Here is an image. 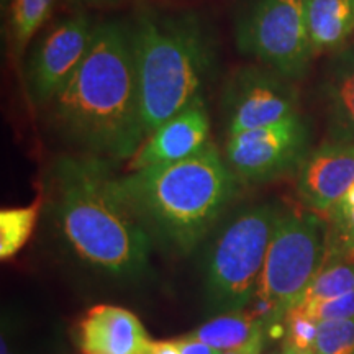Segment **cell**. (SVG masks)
Returning a JSON list of instances; mask_svg holds the SVG:
<instances>
[{
  "mask_svg": "<svg viewBox=\"0 0 354 354\" xmlns=\"http://www.w3.org/2000/svg\"><path fill=\"white\" fill-rule=\"evenodd\" d=\"M112 187L153 243L187 254L232 201L236 176L209 145L183 161L112 177Z\"/></svg>",
  "mask_w": 354,
  "mask_h": 354,
  "instance_id": "obj_2",
  "label": "cell"
},
{
  "mask_svg": "<svg viewBox=\"0 0 354 354\" xmlns=\"http://www.w3.org/2000/svg\"><path fill=\"white\" fill-rule=\"evenodd\" d=\"M266 335H268V326H263V328H259L251 336V339H248L245 344H241L240 348L230 349V351H223L221 354H263Z\"/></svg>",
  "mask_w": 354,
  "mask_h": 354,
  "instance_id": "obj_24",
  "label": "cell"
},
{
  "mask_svg": "<svg viewBox=\"0 0 354 354\" xmlns=\"http://www.w3.org/2000/svg\"><path fill=\"white\" fill-rule=\"evenodd\" d=\"M0 354H19V353L15 351V349H13L10 339H8L7 336H6V331H3L2 343H0Z\"/></svg>",
  "mask_w": 354,
  "mask_h": 354,
  "instance_id": "obj_27",
  "label": "cell"
},
{
  "mask_svg": "<svg viewBox=\"0 0 354 354\" xmlns=\"http://www.w3.org/2000/svg\"><path fill=\"white\" fill-rule=\"evenodd\" d=\"M210 118L205 102L194 100L189 107L179 112L154 130L138 153L131 158V171L156 165H171L201 153L209 146Z\"/></svg>",
  "mask_w": 354,
  "mask_h": 354,
  "instance_id": "obj_12",
  "label": "cell"
},
{
  "mask_svg": "<svg viewBox=\"0 0 354 354\" xmlns=\"http://www.w3.org/2000/svg\"><path fill=\"white\" fill-rule=\"evenodd\" d=\"M105 159L61 158L53 167V214L61 236L84 263L117 277H138L153 241L112 187Z\"/></svg>",
  "mask_w": 354,
  "mask_h": 354,
  "instance_id": "obj_3",
  "label": "cell"
},
{
  "mask_svg": "<svg viewBox=\"0 0 354 354\" xmlns=\"http://www.w3.org/2000/svg\"><path fill=\"white\" fill-rule=\"evenodd\" d=\"M286 354H315L313 351H308V349H297V348H292V346H284Z\"/></svg>",
  "mask_w": 354,
  "mask_h": 354,
  "instance_id": "obj_29",
  "label": "cell"
},
{
  "mask_svg": "<svg viewBox=\"0 0 354 354\" xmlns=\"http://www.w3.org/2000/svg\"><path fill=\"white\" fill-rule=\"evenodd\" d=\"M315 354H354V318L318 323Z\"/></svg>",
  "mask_w": 354,
  "mask_h": 354,
  "instance_id": "obj_21",
  "label": "cell"
},
{
  "mask_svg": "<svg viewBox=\"0 0 354 354\" xmlns=\"http://www.w3.org/2000/svg\"><path fill=\"white\" fill-rule=\"evenodd\" d=\"M281 74L261 68H241L225 87L223 107L228 136L295 117V100Z\"/></svg>",
  "mask_w": 354,
  "mask_h": 354,
  "instance_id": "obj_10",
  "label": "cell"
},
{
  "mask_svg": "<svg viewBox=\"0 0 354 354\" xmlns=\"http://www.w3.org/2000/svg\"><path fill=\"white\" fill-rule=\"evenodd\" d=\"M271 354H286V353H284V349H282V351H277V353H271Z\"/></svg>",
  "mask_w": 354,
  "mask_h": 354,
  "instance_id": "obj_31",
  "label": "cell"
},
{
  "mask_svg": "<svg viewBox=\"0 0 354 354\" xmlns=\"http://www.w3.org/2000/svg\"><path fill=\"white\" fill-rule=\"evenodd\" d=\"M325 261V221L315 212H282L256 292V312L268 322V330L284 322Z\"/></svg>",
  "mask_w": 354,
  "mask_h": 354,
  "instance_id": "obj_5",
  "label": "cell"
},
{
  "mask_svg": "<svg viewBox=\"0 0 354 354\" xmlns=\"http://www.w3.org/2000/svg\"><path fill=\"white\" fill-rule=\"evenodd\" d=\"M8 2H12V0H0V6H2V10H6V7L8 6Z\"/></svg>",
  "mask_w": 354,
  "mask_h": 354,
  "instance_id": "obj_30",
  "label": "cell"
},
{
  "mask_svg": "<svg viewBox=\"0 0 354 354\" xmlns=\"http://www.w3.org/2000/svg\"><path fill=\"white\" fill-rule=\"evenodd\" d=\"M326 97L335 141L354 143V51L343 56L331 71Z\"/></svg>",
  "mask_w": 354,
  "mask_h": 354,
  "instance_id": "obj_15",
  "label": "cell"
},
{
  "mask_svg": "<svg viewBox=\"0 0 354 354\" xmlns=\"http://www.w3.org/2000/svg\"><path fill=\"white\" fill-rule=\"evenodd\" d=\"M305 7L307 0H256L238 25L240 51L282 77L302 74L313 51Z\"/></svg>",
  "mask_w": 354,
  "mask_h": 354,
  "instance_id": "obj_7",
  "label": "cell"
},
{
  "mask_svg": "<svg viewBox=\"0 0 354 354\" xmlns=\"http://www.w3.org/2000/svg\"><path fill=\"white\" fill-rule=\"evenodd\" d=\"M149 342L140 318L115 305H95L79 323L84 354H145Z\"/></svg>",
  "mask_w": 354,
  "mask_h": 354,
  "instance_id": "obj_13",
  "label": "cell"
},
{
  "mask_svg": "<svg viewBox=\"0 0 354 354\" xmlns=\"http://www.w3.org/2000/svg\"><path fill=\"white\" fill-rule=\"evenodd\" d=\"M145 354H183L179 343L176 339H161V342H149Z\"/></svg>",
  "mask_w": 354,
  "mask_h": 354,
  "instance_id": "obj_26",
  "label": "cell"
},
{
  "mask_svg": "<svg viewBox=\"0 0 354 354\" xmlns=\"http://www.w3.org/2000/svg\"><path fill=\"white\" fill-rule=\"evenodd\" d=\"M95 25L84 13L56 24L35 46L26 66V86L33 104L51 100L86 57Z\"/></svg>",
  "mask_w": 354,
  "mask_h": 354,
  "instance_id": "obj_9",
  "label": "cell"
},
{
  "mask_svg": "<svg viewBox=\"0 0 354 354\" xmlns=\"http://www.w3.org/2000/svg\"><path fill=\"white\" fill-rule=\"evenodd\" d=\"M145 136L194 100L209 68V48L190 19L156 20L145 17L131 33Z\"/></svg>",
  "mask_w": 354,
  "mask_h": 354,
  "instance_id": "obj_4",
  "label": "cell"
},
{
  "mask_svg": "<svg viewBox=\"0 0 354 354\" xmlns=\"http://www.w3.org/2000/svg\"><path fill=\"white\" fill-rule=\"evenodd\" d=\"M282 210L251 207L218 234L207 266V299L216 313L245 310L256 297L266 254Z\"/></svg>",
  "mask_w": 354,
  "mask_h": 354,
  "instance_id": "obj_6",
  "label": "cell"
},
{
  "mask_svg": "<svg viewBox=\"0 0 354 354\" xmlns=\"http://www.w3.org/2000/svg\"><path fill=\"white\" fill-rule=\"evenodd\" d=\"M286 323V343L284 346H292L297 349H308L312 351L318 333V322L305 315L297 308L287 312L284 318Z\"/></svg>",
  "mask_w": 354,
  "mask_h": 354,
  "instance_id": "obj_22",
  "label": "cell"
},
{
  "mask_svg": "<svg viewBox=\"0 0 354 354\" xmlns=\"http://www.w3.org/2000/svg\"><path fill=\"white\" fill-rule=\"evenodd\" d=\"M263 326H268V322L256 310L248 312L245 308L238 312L220 313L218 317L205 322L185 336L209 344L218 351H230L245 344Z\"/></svg>",
  "mask_w": 354,
  "mask_h": 354,
  "instance_id": "obj_16",
  "label": "cell"
},
{
  "mask_svg": "<svg viewBox=\"0 0 354 354\" xmlns=\"http://www.w3.org/2000/svg\"><path fill=\"white\" fill-rule=\"evenodd\" d=\"M305 146L307 130L295 115L274 125L228 136L225 161L240 179L266 180L297 165Z\"/></svg>",
  "mask_w": 354,
  "mask_h": 354,
  "instance_id": "obj_8",
  "label": "cell"
},
{
  "mask_svg": "<svg viewBox=\"0 0 354 354\" xmlns=\"http://www.w3.org/2000/svg\"><path fill=\"white\" fill-rule=\"evenodd\" d=\"M294 308L304 312L305 315L313 318L315 322H330V320H348L354 318V290L325 302H308L297 304Z\"/></svg>",
  "mask_w": 354,
  "mask_h": 354,
  "instance_id": "obj_23",
  "label": "cell"
},
{
  "mask_svg": "<svg viewBox=\"0 0 354 354\" xmlns=\"http://www.w3.org/2000/svg\"><path fill=\"white\" fill-rule=\"evenodd\" d=\"M326 258L354 259V185L325 214Z\"/></svg>",
  "mask_w": 354,
  "mask_h": 354,
  "instance_id": "obj_18",
  "label": "cell"
},
{
  "mask_svg": "<svg viewBox=\"0 0 354 354\" xmlns=\"http://www.w3.org/2000/svg\"><path fill=\"white\" fill-rule=\"evenodd\" d=\"M305 12L313 51L339 46L354 32V0H307Z\"/></svg>",
  "mask_w": 354,
  "mask_h": 354,
  "instance_id": "obj_14",
  "label": "cell"
},
{
  "mask_svg": "<svg viewBox=\"0 0 354 354\" xmlns=\"http://www.w3.org/2000/svg\"><path fill=\"white\" fill-rule=\"evenodd\" d=\"M69 3H76V6H102V3H110L113 0H68Z\"/></svg>",
  "mask_w": 354,
  "mask_h": 354,
  "instance_id": "obj_28",
  "label": "cell"
},
{
  "mask_svg": "<svg viewBox=\"0 0 354 354\" xmlns=\"http://www.w3.org/2000/svg\"><path fill=\"white\" fill-rule=\"evenodd\" d=\"M55 0H12L10 37L12 46L17 55L25 51L53 10Z\"/></svg>",
  "mask_w": 354,
  "mask_h": 354,
  "instance_id": "obj_20",
  "label": "cell"
},
{
  "mask_svg": "<svg viewBox=\"0 0 354 354\" xmlns=\"http://www.w3.org/2000/svg\"><path fill=\"white\" fill-rule=\"evenodd\" d=\"M53 123L87 156L133 158L146 136L131 33L117 21L95 25L86 57L51 100Z\"/></svg>",
  "mask_w": 354,
  "mask_h": 354,
  "instance_id": "obj_1",
  "label": "cell"
},
{
  "mask_svg": "<svg viewBox=\"0 0 354 354\" xmlns=\"http://www.w3.org/2000/svg\"><path fill=\"white\" fill-rule=\"evenodd\" d=\"M39 210H41V198L26 207L2 209L0 212V258L2 261L15 256L30 240Z\"/></svg>",
  "mask_w": 354,
  "mask_h": 354,
  "instance_id": "obj_19",
  "label": "cell"
},
{
  "mask_svg": "<svg viewBox=\"0 0 354 354\" xmlns=\"http://www.w3.org/2000/svg\"><path fill=\"white\" fill-rule=\"evenodd\" d=\"M354 185V143L323 145L304 159L297 192L310 212L325 215Z\"/></svg>",
  "mask_w": 354,
  "mask_h": 354,
  "instance_id": "obj_11",
  "label": "cell"
},
{
  "mask_svg": "<svg viewBox=\"0 0 354 354\" xmlns=\"http://www.w3.org/2000/svg\"><path fill=\"white\" fill-rule=\"evenodd\" d=\"M354 290V259L326 258L297 304L325 302Z\"/></svg>",
  "mask_w": 354,
  "mask_h": 354,
  "instance_id": "obj_17",
  "label": "cell"
},
{
  "mask_svg": "<svg viewBox=\"0 0 354 354\" xmlns=\"http://www.w3.org/2000/svg\"><path fill=\"white\" fill-rule=\"evenodd\" d=\"M179 343L180 353L183 354H221L223 351H218V349L209 346V344L197 342V339L187 338V336H183V338L176 339Z\"/></svg>",
  "mask_w": 354,
  "mask_h": 354,
  "instance_id": "obj_25",
  "label": "cell"
}]
</instances>
